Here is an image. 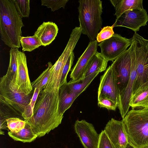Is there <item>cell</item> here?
I'll return each mask as SVG.
<instances>
[{
    "label": "cell",
    "mask_w": 148,
    "mask_h": 148,
    "mask_svg": "<svg viewBox=\"0 0 148 148\" xmlns=\"http://www.w3.org/2000/svg\"><path fill=\"white\" fill-rule=\"evenodd\" d=\"M58 91L40 92L32 116L26 122L40 137L48 134L61 123L63 115L59 112Z\"/></svg>",
    "instance_id": "1"
},
{
    "label": "cell",
    "mask_w": 148,
    "mask_h": 148,
    "mask_svg": "<svg viewBox=\"0 0 148 148\" xmlns=\"http://www.w3.org/2000/svg\"><path fill=\"white\" fill-rule=\"evenodd\" d=\"M22 18L13 0H0V34L1 39L11 48L21 47Z\"/></svg>",
    "instance_id": "2"
},
{
    "label": "cell",
    "mask_w": 148,
    "mask_h": 148,
    "mask_svg": "<svg viewBox=\"0 0 148 148\" xmlns=\"http://www.w3.org/2000/svg\"><path fill=\"white\" fill-rule=\"evenodd\" d=\"M128 143L135 148L148 146V109H132L122 120Z\"/></svg>",
    "instance_id": "3"
},
{
    "label": "cell",
    "mask_w": 148,
    "mask_h": 148,
    "mask_svg": "<svg viewBox=\"0 0 148 148\" xmlns=\"http://www.w3.org/2000/svg\"><path fill=\"white\" fill-rule=\"evenodd\" d=\"M78 8L79 27L82 33L86 35L90 42L96 40L102 24V1L80 0Z\"/></svg>",
    "instance_id": "4"
},
{
    "label": "cell",
    "mask_w": 148,
    "mask_h": 148,
    "mask_svg": "<svg viewBox=\"0 0 148 148\" xmlns=\"http://www.w3.org/2000/svg\"><path fill=\"white\" fill-rule=\"evenodd\" d=\"M132 37L134 45L136 76L132 96L140 88L148 85V40L136 32L134 33Z\"/></svg>",
    "instance_id": "5"
},
{
    "label": "cell",
    "mask_w": 148,
    "mask_h": 148,
    "mask_svg": "<svg viewBox=\"0 0 148 148\" xmlns=\"http://www.w3.org/2000/svg\"><path fill=\"white\" fill-rule=\"evenodd\" d=\"M33 94L26 95L19 91L5 75L0 78V101L7 104L21 115L30 103Z\"/></svg>",
    "instance_id": "6"
},
{
    "label": "cell",
    "mask_w": 148,
    "mask_h": 148,
    "mask_svg": "<svg viewBox=\"0 0 148 148\" xmlns=\"http://www.w3.org/2000/svg\"><path fill=\"white\" fill-rule=\"evenodd\" d=\"M80 36L72 32L66 45L57 60L52 66L48 82L43 91L45 92L59 90L63 67L71 53L73 52Z\"/></svg>",
    "instance_id": "7"
},
{
    "label": "cell",
    "mask_w": 148,
    "mask_h": 148,
    "mask_svg": "<svg viewBox=\"0 0 148 148\" xmlns=\"http://www.w3.org/2000/svg\"><path fill=\"white\" fill-rule=\"evenodd\" d=\"M132 48L131 45L129 49L114 60L111 65L114 72L119 94L126 88L130 79Z\"/></svg>",
    "instance_id": "8"
},
{
    "label": "cell",
    "mask_w": 148,
    "mask_h": 148,
    "mask_svg": "<svg viewBox=\"0 0 148 148\" xmlns=\"http://www.w3.org/2000/svg\"><path fill=\"white\" fill-rule=\"evenodd\" d=\"M133 37L128 39L114 34L110 38L98 44L101 53L108 61L115 60L127 50L133 41Z\"/></svg>",
    "instance_id": "9"
},
{
    "label": "cell",
    "mask_w": 148,
    "mask_h": 148,
    "mask_svg": "<svg viewBox=\"0 0 148 148\" xmlns=\"http://www.w3.org/2000/svg\"><path fill=\"white\" fill-rule=\"evenodd\" d=\"M148 15L145 9L128 10L124 12L112 25L113 27H125L132 29L135 32L139 31L142 26L147 25Z\"/></svg>",
    "instance_id": "10"
},
{
    "label": "cell",
    "mask_w": 148,
    "mask_h": 148,
    "mask_svg": "<svg viewBox=\"0 0 148 148\" xmlns=\"http://www.w3.org/2000/svg\"><path fill=\"white\" fill-rule=\"evenodd\" d=\"M119 95L114 72L110 65L100 77L98 90V100L107 98L118 104Z\"/></svg>",
    "instance_id": "11"
},
{
    "label": "cell",
    "mask_w": 148,
    "mask_h": 148,
    "mask_svg": "<svg viewBox=\"0 0 148 148\" xmlns=\"http://www.w3.org/2000/svg\"><path fill=\"white\" fill-rule=\"evenodd\" d=\"M74 130L84 148H97L99 134L93 124L86 120H77L74 124Z\"/></svg>",
    "instance_id": "12"
},
{
    "label": "cell",
    "mask_w": 148,
    "mask_h": 148,
    "mask_svg": "<svg viewBox=\"0 0 148 148\" xmlns=\"http://www.w3.org/2000/svg\"><path fill=\"white\" fill-rule=\"evenodd\" d=\"M131 45L132 68L130 78L127 87L119 94L118 103V107L123 119L129 112L130 107L129 104L136 76V57L133 40Z\"/></svg>",
    "instance_id": "13"
},
{
    "label": "cell",
    "mask_w": 148,
    "mask_h": 148,
    "mask_svg": "<svg viewBox=\"0 0 148 148\" xmlns=\"http://www.w3.org/2000/svg\"><path fill=\"white\" fill-rule=\"evenodd\" d=\"M17 77L15 86L19 91L26 95L32 92L33 88L29 78L26 57L25 53L19 51L17 56Z\"/></svg>",
    "instance_id": "14"
},
{
    "label": "cell",
    "mask_w": 148,
    "mask_h": 148,
    "mask_svg": "<svg viewBox=\"0 0 148 148\" xmlns=\"http://www.w3.org/2000/svg\"><path fill=\"white\" fill-rule=\"evenodd\" d=\"M115 148H125L128 142L122 121L112 118L104 130Z\"/></svg>",
    "instance_id": "15"
},
{
    "label": "cell",
    "mask_w": 148,
    "mask_h": 148,
    "mask_svg": "<svg viewBox=\"0 0 148 148\" xmlns=\"http://www.w3.org/2000/svg\"><path fill=\"white\" fill-rule=\"evenodd\" d=\"M98 45L96 40L89 42L71 70L70 76L72 81H76L81 79L90 60L97 52Z\"/></svg>",
    "instance_id": "16"
},
{
    "label": "cell",
    "mask_w": 148,
    "mask_h": 148,
    "mask_svg": "<svg viewBox=\"0 0 148 148\" xmlns=\"http://www.w3.org/2000/svg\"><path fill=\"white\" fill-rule=\"evenodd\" d=\"M58 31V26L54 23L43 22L38 27L34 35L39 39L42 46H46L55 39Z\"/></svg>",
    "instance_id": "17"
},
{
    "label": "cell",
    "mask_w": 148,
    "mask_h": 148,
    "mask_svg": "<svg viewBox=\"0 0 148 148\" xmlns=\"http://www.w3.org/2000/svg\"><path fill=\"white\" fill-rule=\"evenodd\" d=\"M67 83L60 86L59 89V110L60 114L63 115L80 95L72 91L70 89Z\"/></svg>",
    "instance_id": "18"
},
{
    "label": "cell",
    "mask_w": 148,
    "mask_h": 148,
    "mask_svg": "<svg viewBox=\"0 0 148 148\" xmlns=\"http://www.w3.org/2000/svg\"><path fill=\"white\" fill-rule=\"evenodd\" d=\"M110 1L115 8L114 15L116 17V19L127 10L144 9L142 0H112Z\"/></svg>",
    "instance_id": "19"
},
{
    "label": "cell",
    "mask_w": 148,
    "mask_h": 148,
    "mask_svg": "<svg viewBox=\"0 0 148 148\" xmlns=\"http://www.w3.org/2000/svg\"><path fill=\"white\" fill-rule=\"evenodd\" d=\"M108 62L101 53L97 51L90 60L81 79L95 73L105 71Z\"/></svg>",
    "instance_id": "20"
},
{
    "label": "cell",
    "mask_w": 148,
    "mask_h": 148,
    "mask_svg": "<svg viewBox=\"0 0 148 148\" xmlns=\"http://www.w3.org/2000/svg\"><path fill=\"white\" fill-rule=\"evenodd\" d=\"M129 105L132 109H148V85L140 88L131 96Z\"/></svg>",
    "instance_id": "21"
},
{
    "label": "cell",
    "mask_w": 148,
    "mask_h": 148,
    "mask_svg": "<svg viewBox=\"0 0 148 148\" xmlns=\"http://www.w3.org/2000/svg\"><path fill=\"white\" fill-rule=\"evenodd\" d=\"M8 134L14 140L23 143L31 142L38 137L31 126L26 122L24 127L17 132L10 131Z\"/></svg>",
    "instance_id": "22"
},
{
    "label": "cell",
    "mask_w": 148,
    "mask_h": 148,
    "mask_svg": "<svg viewBox=\"0 0 148 148\" xmlns=\"http://www.w3.org/2000/svg\"><path fill=\"white\" fill-rule=\"evenodd\" d=\"M99 73H95L79 80L73 81L71 80L67 83L68 84L72 91L80 95L86 89Z\"/></svg>",
    "instance_id": "23"
},
{
    "label": "cell",
    "mask_w": 148,
    "mask_h": 148,
    "mask_svg": "<svg viewBox=\"0 0 148 148\" xmlns=\"http://www.w3.org/2000/svg\"><path fill=\"white\" fill-rule=\"evenodd\" d=\"M19 51L18 48H11L10 51V60L8 71L5 75L15 84L17 74V56Z\"/></svg>",
    "instance_id": "24"
},
{
    "label": "cell",
    "mask_w": 148,
    "mask_h": 148,
    "mask_svg": "<svg viewBox=\"0 0 148 148\" xmlns=\"http://www.w3.org/2000/svg\"><path fill=\"white\" fill-rule=\"evenodd\" d=\"M20 42L23 51L31 52L42 45L39 39L34 35L31 36H21Z\"/></svg>",
    "instance_id": "25"
},
{
    "label": "cell",
    "mask_w": 148,
    "mask_h": 148,
    "mask_svg": "<svg viewBox=\"0 0 148 148\" xmlns=\"http://www.w3.org/2000/svg\"><path fill=\"white\" fill-rule=\"evenodd\" d=\"M48 66L34 81L31 83L33 88H38L40 92L43 90L49 79L51 69L53 65L51 62L48 63Z\"/></svg>",
    "instance_id": "26"
},
{
    "label": "cell",
    "mask_w": 148,
    "mask_h": 148,
    "mask_svg": "<svg viewBox=\"0 0 148 148\" xmlns=\"http://www.w3.org/2000/svg\"><path fill=\"white\" fill-rule=\"evenodd\" d=\"M40 92L38 88H34L33 95L29 103L25 108L22 116L26 122H27L32 116L34 110L36 100Z\"/></svg>",
    "instance_id": "27"
},
{
    "label": "cell",
    "mask_w": 148,
    "mask_h": 148,
    "mask_svg": "<svg viewBox=\"0 0 148 148\" xmlns=\"http://www.w3.org/2000/svg\"><path fill=\"white\" fill-rule=\"evenodd\" d=\"M8 128L13 132H17L25 127L26 122L18 117H11L6 119Z\"/></svg>",
    "instance_id": "28"
},
{
    "label": "cell",
    "mask_w": 148,
    "mask_h": 148,
    "mask_svg": "<svg viewBox=\"0 0 148 148\" xmlns=\"http://www.w3.org/2000/svg\"><path fill=\"white\" fill-rule=\"evenodd\" d=\"M19 14L23 17H28L30 13L29 0H13Z\"/></svg>",
    "instance_id": "29"
},
{
    "label": "cell",
    "mask_w": 148,
    "mask_h": 148,
    "mask_svg": "<svg viewBox=\"0 0 148 148\" xmlns=\"http://www.w3.org/2000/svg\"><path fill=\"white\" fill-rule=\"evenodd\" d=\"M69 0H42L41 5L46 6L51 9V11L58 10L62 7L64 8Z\"/></svg>",
    "instance_id": "30"
},
{
    "label": "cell",
    "mask_w": 148,
    "mask_h": 148,
    "mask_svg": "<svg viewBox=\"0 0 148 148\" xmlns=\"http://www.w3.org/2000/svg\"><path fill=\"white\" fill-rule=\"evenodd\" d=\"M74 58V53L73 52L71 54L63 69L60 87L67 83V75L73 64Z\"/></svg>",
    "instance_id": "31"
},
{
    "label": "cell",
    "mask_w": 148,
    "mask_h": 148,
    "mask_svg": "<svg viewBox=\"0 0 148 148\" xmlns=\"http://www.w3.org/2000/svg\"><path fill=\"white\" fill-rule=\"evenodd\" d=\"M113 28L112 25L104 27L97 35L96 37L97 42H101L111 38L114 34Z\"/></svg>",
    "instance_id": "32"
},
{
    "label": "cell",
    "mask_w": 148,
    "mask_h": 148,
    "mask_svg": "<svg viewBox=\"0 0 148 148\" xmlns=\"http://www.w3.org/2000/svg\"><path fill=\"white\" fill-rule=\"evenodd\" d=\"M97 148H115L104 130H102L99 134Z\"/></svg>",
    "instance_id": "33"
},
{
    "label": "cell",
    "mask_w": 148,
    "mask_h": 148,
    "mask_svg": "<svg viewBox=\"0 0 148 148\" xmlns=\"http://www.w3.org/2000/svg\"><path fill=\"white\" fill-rule=\"evenodd\" d=\"M98 101V106L101 108H104L109 110L115 111L118 107L117 103L107 98L101 99Z\"/></svg>",
    "instance_id": "34"
},
{
    "label": "cell",
    "mask_w": 148,
    "mask_h": 148,
    "mask_svg": "<svg viewBox=\"0 0 148 148\" xmlns=\"http://www.w3.org/2000/svg\"><path fill=\"white\" fill-rule=\"evenodd\" d=\"M125 148H135L128 143L126 146Z\"/></svg>",
    "instance_id": "35"
},
{
    "label": "cell",
    "mask_w": 148,
    "mask_h": 148,
    "mask_svg": "<svg viewBox=\"0 0 148 148\" xmlns=\"http://www.w3.org/2000/svg\"><path fill=\"white\" fill-rule=\"evenodd\" d=\"M142 148H148V146L143 147Z\"/></svg>",
    "instance_id": "36"
}]
</instances>
